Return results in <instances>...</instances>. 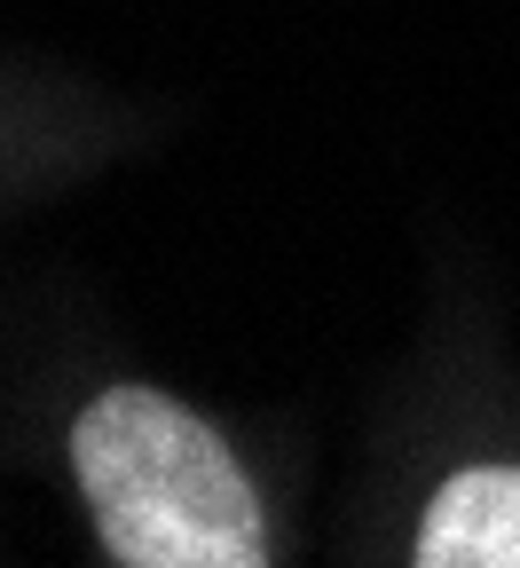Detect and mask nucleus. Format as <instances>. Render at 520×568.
<instances>
[{
    "label": "nucleus",
    "instance_id": "1",
    "mask_svg": "<svg viewBox=\"0 0 520 568\" xmlns=\"http://www.w3.org/2000/svg\"><path fill=\"white\" fill-rule=\"evenodd\" d=\"M71 474L119 568H261L268 514L237 450L159 387H103L71 418Z\"/></svg>",
    "mask_w": 520,
    "mask_h": 568
},
{
    "label": "nucleus",
    "instance_id": "2",
    "mask_svg": "<svg viewBox=\"0 0 520 568\" xmlns=\"http://www.w3.org/2000/svg\"><path fill=\"white\" fill-rule=\"evenodd\" d=\"M418 568H520V466L450 474L410 537Z\"/></svg>",
    "mask_w": 520,
    "mask_h": 568
}]
</instances>
